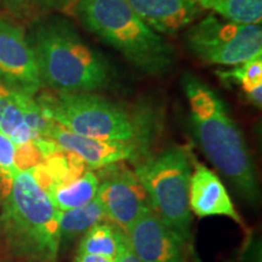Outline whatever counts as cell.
<instances>
[{
    "label": "cell",
    "mask_w": 262,
    "mask_h": 262,
    "mask_svg": "<svg viewBox=\"0 0 262 262\" xmlns=\"http://www.w3.org/2000/svg\"><path fill=\"white\" fill-rule=\"evenodd\" d=\"M27 39L42 85L56 93H100L118 80L110 58L64 16L55 14L38 19Z\"/></svg>",
    "instance_id": "obj_1"
},
{
    "label": "cell",
    "mask_w": 262,
    "mask_h": 262,
    "mask_svg": "<svg viewBox=\"0 0 262 262\" xmlns=\"http://www.w3.org/2000/svg\"><path fill=\"white\" fill-rule=\"evenodd\" d=\"M181 86L189 107L191 130L202 152L245 202L257 204L260 191L253 157L227 104L191 72L182 75Z\"/></svg>",
    "instance_id": "obj_2"
},
{
    "label": "cell",
    "mask_w": 262,
    "mask_h": 262,
    "mask_svg": "<svg viewBox=\"0 0 262 262\" xmlns=\"http://www.w3.org/2000/svg\"><path fill=\"white\" fill-rule=\"evenodd\" d=\"M80 24L142 73L162 77L176 66L175 49L149 28L126 0H74Z\"/></svg>",
    "instance_id": "obj_3"
},
{
    "label": "cell",
    "mask_w": 262,
    "mask_h": 262,
    "mask_svg": "<svg viewBox=\"0 0 262 262\" xmlns=\"http://www.w3.org/2000/svg\"><path fill=\"white\" fill-rule=\"evenodd\" d=\"M0 222L15 255L34 262L56 261L61 244L58 210L29 170L12 180Z\"/></svg>",
    "instance_id": "obj_4"
},
{
    "label": "cell",
    "mask_w": 262,
    "mask_h": 262,
    "mask_svg": "<svg viewBox=\"0 0 262 262\" xmlns=\"http://www.w3.org/2000/svg\"><path fill=\"white\" fill-rule=\"evenodd\" d=\"M35 101L49 120L77 135L146 146L148 125L122 104L98 93L55 91L42 94Z\"/></svg>",
    "instance_id": "obj_5"
},
{
    "label": "cell",
    "mask_w": 262,
    "mask_h": 262,
    "mask_svg": "<svg viewBox=\"0 0 262 262\" xmlns=\"http://www.w3.org/2000/svg\"><path fill=\"white\" fill-rule=\"evenodd\" d=\"M135 175L152 211L180 238L191 242L189 180L192 162L183 147L171 146L135 163Z\"/></svg>",
    "instance_id": "obj_6"
},
{
    "label": "cell",
    "mask_w": 262,
    "mask_h": 262,
    "mask_svg": "<svg viewBox=\"0 0 262 262\" xmlns=\"http://www.w3.org/2000/svg\"><path fill=\"white\" fill-rule=\"evenodd\" d=\"M183 41L196 60L232 67L261 54L262 28L261 24H237L209 14L189 26Z\"/></svg>",
    "instance_id": "obj_7"
},
{
    "label": "cell",
    "mask_w": 262,
    "mask_h": 262,
    "mask_svg": "<svg viewBox=\"0 0 262 262\" xmlns=\"http://www.w3.org/2000/svg\"><path fill=\"white\" fill-rule=\"evenodd\" d=\"M98 176L96 198L108 220L124 232L150 209L148 196L135 172L123 163L104 166Z\"/></svg>",
    "instance_id": "obj_8"
},
{
    "label": "cell",
    "mask_w": 262,
    "mask_h": 262,
    "mask_svg": "<svg viewBox=\"0 0 262 262\" xmlns=\"http://www.w3.org/2000/svg\"><path fill=\"white\" fill-rule=\"evenodd\" d=\"M0 84L33 97L44 86L27 34L4 18H0Z\"/></svg>",
    "instance_id": "obj_9"
},
{
    "label": "cell",
    "mask_w": 262,
    "mask_h": 262,
    "mask_svg": "<svg viewBox=\"0 0 262 262\" xmlns=\"http://www.w3.org/2000/svg\"><path fill=\"white\" fill-rule=\"evenodd\" d=\"M134 253L142 262H189L186 244L160 220L152 209L126 229Z\"/></svg>",
    "instance_id": "obj_10"
},
{
    "label": "cell",
    "mask_w": 262,
    "mask_h": 262,
    "mask_svg": "<svg viewBox=\"0 0 262 262\" xmlns=\"http://www.w3.org/2000/svg\"><path fill=\"white\" fill-rule=\"evenodd\" d=\"M45 139L54 141L60 148L73 153L91 169H101L126 160L136 163L141 159V155L146 147L136 142L97 140L80 136L55 123H52Z\"/></svg>",
    "instance_id": "obj_11"
},
{
    "label": "cell",
    "mask_w": 262,
    "mask_h": 262,
    "mask_svg": "<svg viewBox=\"0 0 262 262\" xmlns=\"http://www.w3.org/2000/svg\"><path fill=\"white\" fill-rule=\"evenodd\" d=\"M145 24L160 35H175L204 14L195 0H126Z\"/></svg>",
    "instance_id": "obj_12"
},
{
    "label": "cell",
    "mask_w": 262,
    "mask_h": 262,
    "mask_svg": "<svg viewBox=\"0 0 262 262\" xmlns=\"http://www.w3.org/2000/svg\"><path fill=\"white\" fill-rule=\"evenodd\" d=\"M189 209L199 217L226 216L242 225L241 216L220 178L201 163H194L189 180Z\"/></svg>",
    "instance_id": "obj_13"
},
{
    "label": "cell",
    "mask_w": 262,
    "mask_h": 262,
    "mask_svg": "<svg viewBox=\"0 0 262 262\" xmlns=\"http://www.w3.org/2000/svg\"><path fill=\"white\" fill-rule=\"evenodd\" d=\"M98 188V178L94 171H85L78 179L55 185L47 191L58 211L80 208L93 201Z\"/></svg>",
    "instance_id": "obj_14"
},
{
    "label": "cell",
    "mask_w": 262,
    "mask_h": 262,
    "mask_svg": "<svg viewBox=\"0 0 262 262\" xmlns=\"http://www.w3.org/2000/svg\"><path fill=\"white\" fill-rule=\"evenodd\" d=\"M18 96L19 93L0 84V131L8 135L16 146L37 139L25 122Z\"/></svg>",
    "instance_id": "obj_15"
},
{
    "label": "cell",
    "mask_w": 262,
    "mask_h": 262,
    "mask_svg": "<svg viewBox=\"0 0 262 262\" xmlns=\"http://www.w3.org/2000/svg\"><path fill=\"white\" fill-rule=\"evenodd\" d=\"M226 84H234L242 89L254 106L262 104V55H255L249 60L232 66L229 70L216 72Z\"/></svg>",
    "instance_id": "obj_16"
},
{
    "label": "cell",
    "mask_w": 262,
    "mask_h": 262,
    "mask_svg": "<svg viewBox=\"0 0 262 262\" xmlns=\"http://www.w3.org/2000/svg\"><path fill=\"white\" fill-rule=\"evenodd\" d=\"M126 233L112 222H100L81 237L77 254H90L116 260Z\"/></svg>",
    "instance_id": "obj_17"
},
{
    "label": "cell",
    "mask_w": 262,
    "mask_h": 262,
    "mask_svg": "<svg viewBox=\"0 0 262 262\" xmlns=\"http://www.w3.org/2000/svg\"><path fill=\"white\" fill-rule=\"evenodd\" d=\"M106 221L110 220L96 196L80 208L58 211L61 243L70 242L72 239L77 238L78 235L84 234L96 224Z\"/></svg>",
    "instance_id": "obj_18"
},
{
    "label": "cell",
    "mask_w": 262,
    "mask_h": 262,
    "mask_svg": "<svg viewBox=\"0 0 262 262\" xmlns=\"http://www.w3.org/2000/svg\"><path fill=\"white\" fill-rule=\"evenodd\" d=\"M204 10L227 21L244 25L261 24L262 0H195Z\"/></svg>",
    "instance_id": "obj_19"
},
{
    "label": "cell",
    "mask_w": 262,
    "mask_h": 262,
    "mask_svg": "<svg viewBox=\"0 0 262 262\" xmlns=\"http://www.w3.org/2000/svg\"><path fill=\"white\" fill-rule=\"evenodd\" d=\"M16 145L8 135L0 131V180L5 183L8 191L12 180L19 172L15 162ZM6 191V193H8Z\"/></svg>",
    "instance_id": "obj_20"
},
{
    "label": "cell",
    "mask_w": 262,
    "mask_h": 262,
    "mask_svg": "<svg viewBox=\"0 0 262 262\" xmlns=\"http://www.w3.org/2000/svg\"><path fill=\"white\" fill-rule=\"evenodd\" d=\"M15 162L19 171L31 170L42 162V157L38 147L35 146L34 140L25 145L16 146Z\"/></svg>",
    "instance_id": "obj_21"
},
{
    "label": "cell",
    "mask_w": 262,
    "mask_h": 262,
    "mask_svg": "<svg viewBox=\"0 0 262 262\" xmlns=\"http://www.w3.org/2000/svg\"><path fill=\"white\" fill-rule=\"evenodd\" d=\"M16 10H64L73 5L74 0H4Z\"/></svg>",
    "instance_id": "obj_22"
},
{
    "label": "cell",
    "mask_w": 262,
    "mask_h": 262,
    "mask_svg": "<svg viewBox=\"0 0 262 262\" xmlns=\"http://www.w3.org/2000/svg\"><path fill=\"white\" fill-rule=\"evenodd\" d=\"M114 262H142L137 257V255L134 253L133 249H131L127 235L125 237V241H124L122 248H120Z\"/></svg>",
    "instance_id": "obj_23"
},
{
    "label": "cell",
    "mask_w": 262,
    "mask_h": 262,
    "mask_svg": "<svg viewBox=\"0 0 262 262\" xmlns=\"http://www.w3.org/2000/svg\"><path fill=\"white\" fill-rule=\"evenodd\" d=\"M74 262H114V260L103 256H97V255L77 254V256L74 258Z\"/></svg>",
    "instance_id": "obj_24"
}]
</instances>
